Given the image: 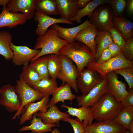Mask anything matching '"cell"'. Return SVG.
I'll return each mask as SVG.
<instances>
[{"label":"cell","mask_w":133,"mask_h":133,"mask_svg":"<svg viewBox=\"0 0 133 133\" xmlns=\"http://www.w3.org/2000/svg\"><path fill=\"white\" fill-rule=\"evenodd\" d=\"M128 130V129H127ZM127 129L116 123L114 119L95 122L87 126L84 133H125Z\"/></svg>","instance_id":"obj_12"},{"label":"cell","mask_w":133,"mask_h":133,"mask_svg":"<svg viewBox=\"0 0 133 133\" xmlns=\"http://www.w3.org/2000/svg\"><path fill=\"white\" fill-rule=\"evenodd\" d=\"M113 16L110 5L103 4L95 9L89 20L99 31L109 30L114 26L112 23Z\"/></svg>","instance_id":"obj_6"},{"label":"cell","mask_w":133,"mask_h":133,"mask_svg":"<svg viewBox=\"0 0 133 133\" xmlns=\"http://www.w3.org/2000/svg\"><path fill=\"white\" fill-rule=\"evenodd\" d=\"M112 57L111 53L107 48L102 51L96 62L98 64H102L109 60Z\"/></svg>","instance_id":"obj_41"},{"label":"cell","mask_w":133,"mask_h":133,"mask_svg":"<svg viewBox=\"0 0 133 133\" xmlns=\"http://www.w3.org/2000/svg\"><path fill=\"white\" fill-rule=\"evenodd\" d=\"M123 76L128 85V88H133V66L124 67L114 71Z\"/></svg>","instance_id":"obj_36"},{"label":"cell","mask_w":133,"mask_h":133,"mask_svg":"<svg viewBox=\"0 0 133 133\" xmlns=\"http://www.w3.org/2000/svg\"><path fill=\"white\" fill-rule=\"evenodd\" d=\"M123 106L108 91L90 107L93 119L100 122L115 119Z\"/></svg>","instance_id":"obj_1"},{"label":"cell","mask_w":133,"mask_h":133,"mask_svg":"<svg viewBox=\"0 0 133 133\" xmlns=\"http://www.w3.org/2000/svg\"></svg>","instance_id":"obj_49"},{"label":"cell","mask_w":133,"mask_h":133,"mask_svg":"<svg viewBox=\"0 0 133 133\" xmlns=\"http://www.w3.org/2000/svg\"><path fill=\"white\" fill-rule=\"evenodd\" d=\"M108 48L111 53L112 57L122 53V49L113 42L109 46Z\"/></svg>","instance_id":"obj_42"},{"label":"cell","mask_w":133,"mask_h":133,"mask_svg":"<svg viewBox=\"0 0 133 133\" xmlns=\"http://www.w3.org/2000/svg\"><path fill=\"white\" fill-rule=\"evenodd\" d=\"M108 91L107 80L104 78L90 90L86 95L76 97V101L79 106L90 107L98 100L101 97Z\"/></svg>","instance_id":"obj_10"},{"label":"cell","mask_w":133,"mask_h":133,"mask_svg":"<svg viewBox=\"0 0 133 133\" xmlns=\"http://www.w3.org/2000/svg\"><path fill=\"white\" fill-rule=\"evenodd\" d=\"M31 120L30 125L22 126L19 131L22 132L30 130L31 131V133H45L51 132L52 127H57L55 124L44 123L40 118L37 117L35 114L33 116Z\"/></svg>","instance_id":"obj_25"},{"label":"cell","mask_w":133,"mask_h":133,"mask_svg":"<svg viewBox=\"0 0 133 133\" xmlns=\"http://www.w3.org/2000/svg\"><path fill=\"white\" fill-rule=\"evenodd\" d=\"M28 20L23 13L11 12L6 6H3L0 14V28L7 27L11 28L18 25H23Z\"/></svg>","instance_id":"obj_18"},{"label":"cell","mask_w":133,"mask_h":133,"mask_svg":"<svg viewBox=\"0 0 133 133\" xmlns=\"http://www.w3.org/2000/svg\"><path fill=\"white\" fill-rule=\"evenodd\" d=\"M34 19L38 23L37 27L35 30V33L38 36L44 35L49 27L54 24L58 23H63L70 25L74 24L73 22L70 20L61 18L52 17L36 11L35 13Z\"/></svg>","instance_id":"obj_13"},{"label":"cell","mask_w":133,"mask_h":133,"mask_svg":"<svg viewBox=\"0 0 133 133\" xmlns=\"http://www.w3.org/2000/svg\"><path fill=\"white\" fill-rule=\"evenodd\" d=\"M61 62V69L57 79L61 80L63 84L65 82L68 84L77 92L78 88L76 79L79 73L76 66L74 65L72 60L67 56L59 55Z\"/></svg>","instance_id":"obj_7"},{"label":"cell","mask_w":133,"mask_h":133,"mask_svg":"<svg viewBox=\"0 0 133 133\" xmlns=\"http://www.w3.org/2000/svg\"><path fill=\"white\" fill-rule=\"evenodd\" d=\"M10 47L13 52L12 63L16 66H23L29 65L32 59L40 52V49H31L27 46H17L11 42Z\"/></svg>","instance_id":"obj_11"},{"label":"cell","mask_w":133,"mask_h":133,"mask_svg":"<svg viewBox=\"0 0 133 133\" xmlns=\"http://www.w3.org/2000/svg\"><path fill=\"white\" fill-rule=\"evenodd\" d=\"M108 91L118 101H121L128 94L126 84L119 80L117 74L114 71L106 75Z\"/></svg>","instance_id":"obj_14"},{"label":"cell","mask_w":133,"mask_h":133,"mask_svg":"<svg viewBox=\"0 0 133 133\" xmlns=\"http://www.w3.org/2000/svg\"><path fill=\"white\" fill-rule=\"evenodd\" d=\"M100 32L91 23L78 33L74 38V41L81 42L86 45L90 49L94 56L97 50L95 38Z\"/></svg>","instance_id":"obj_17"},{"label":"cell","mask_w":133,"mask_h":133,"mask_svg":"<svg viewBox=\"0 0 133 133\" xmlns=\"http://www.w3.org/2000/svg\"><path fill=\"white\" fill-rule=\"evenodd\" d=\"M68 44L66 41L59 37L57 31L50 27L48 29L44 35L38 36L36 38L33 49H41V50L39 53L32 59L31 61L46 55L50 54L59 55L61 48Z\"/></svg>","instance_id":"obj_2"},{"label":"cell","mask_w":133,"mask_h":133,"mask_svg":"<svg viewBox=\"0 0 133 133\" xmlns=\"http://www.w3.org/2000/svg\"><path fill=\"white\" fill-rule=\"evenodd\" d=\"M6 7L11 12L23 13L29 20L34 17L36 10L35 0H9Z\"/></svg>","instance_id":"obj_15"},{"label":"cell","mask_w":133,"mask_h":133,"mask_svg":"<svg viewBox=\"0 0 133 133\" xmlns=\"http://www.w3.org/2000/svg\"><path fill=\"white\" fill-rule=\"evenodd\" d=\"M64 121L69 123L71 125L74 133H83L85 129L83 122H81L77 118L73 119L69 117L62 119Z\"/></svg>","instance_id":"obj_39"},{"label":"cell","mask_w":133,"mask_h":133,"mask_svg":"<svg viewBox=\"0 0 133 133\" xmlns=\"http://www.w3.org/2000/svg\"><path fill=\"white\" fill-rule=\"evenodd\" d=\"M77 0H56L58 11L60 18L70 20L80 9Z\"/></svg>","instance_id":"obj_21"},{"label":"cell","mask_w":133,"mask_h":133,"mask_svg":"<svg viewBox=\"0 0 133 133\" xmlns=\"http://www.w3.org/2000/svg\"><path fill=\"white\" fill-rule=\"evenodd\" d=\"M91 0H77V5L80 9L84 7Z\"/></svg>","instance_id":"obj_44"},{"label":"cell","mask_w":133,"mask_h":133,"mask_svg":"<svg viewBox=\"0 0 133 133\" xmlns=\"http://www.w3.org/2000/svg\"><path fill=\"white\" fill-rule=\"evenodd\" d=\"M61 107L67 109V112L69 115L76 117L81 122H83L85 128L92 123L94 120L91 114L90 107H81L75 108L64 104Z\"/></svg>","instance_id":"obj_22"},{"label":"cell","mask_w":133,"mask_h":133,"mask_svg":"<svg viewBox=\"0 0 133 133\" xmlns=\"http://www.w3.org/2000/svg\"><path fill=\"white\" fill-rule=\"evenodd\" d=\"M132 66L133 62L127 60L121 53L102 64H99L95 61H91L86 67L96 71L102 77L105 78L107 74L110 72L122 68Z\"/></svg>","instance_id":"obj_5"},{"label":"cell","mask_w":133,"mask_h":133,"mask_svg":"<svg viewBox=\"0 0 133 133\" xmlns=\"http://www.w3.org/2000/svg\"><path fill=\"white\" fill-rule=\"evenodd\" d=\"M52 133H61L59 130L57 128H55L51 131Z\"/></svg>","instance_id":"obj_47"},{"label":"cell","mask_w":133,"mask_h":133,"mask_svg":"<svg viewBox=\"0 0 133 133\" xmlns=\"http://www.w3.org/2000/svg\"><path fill=\"white\" fill-rule=\"evenodd\" d=\"M60 55L50 54L48 55V70L50 77L56 80L61 69Z\"/></svg>","instance_id":"obj_34"},{"label":"cell","mask_w":133,"mask_h":133,"mask_svg":"<svg viewBox=\"0 0 133 133\" xmlns=\"http://www.w3.org/2000/svg\"><path fill=\"white\" fill-rule=\"evenodd\" d=\"M58 87L56 80L53 79L50 77L40 80L33 88L45 96H50L52 95L54 90Z\"/></svg>","instance_id":"obj_30"},{"label":"cell","mask_w":133,"mask_h":133,"mask_svg":"<svg viewBox=\"0 0 133 133\" xmlns=\"http://www.w3.org/2000/svg\"><path fill=\"white\" fill-rule=\"evenodd\" d=\"M59 54L66 56L73 61L79 74L89 62L95 61L89 48L79 41H74L64 46L60 50Z\"/></svg>","instance_id":"obj_3"},{"label":"cell","mask_w":133,"mask_h":133,"mask_svg":"<svg viewBox=\"0 0 133 133\" xmlns=\"http://www.w3.org/2000/svg\"><path fill=\"white\" fill-rule=\"evenodd\" d=\"M16 92L21 103L19 110L16 112L11 119L19 117L22 113L24 107L31 102L40 100L45 96L44 94L34 90L27 84L24 80L21 74L19 79L17 80L15 86Z\"/></svg>","instance_id":"obj_4"},{"label":"cell","mask_w":133,"mask_h":133,"mask_svg":"<svg viewBox=\"0 0 133 133\" xmlns=\"http://www.w3.org/2000/svg\"><path fill=\"white\" fill-rule=\"evenodd\" d=\"M104 79L96 71L89 68H84L79 74L77 78V86L82 95H84Z\"/></svg>","instance_id":"obj_8"},{"label":"cell","mask_w":133,"mask_h":133,"mask_svg":"<svg viewBox=\"0 0 133 133\" xmlns=\"http://www.w3.org/2000/svg\"><path fill=\"white\" fill-rule=\"evenodd\" d=\"M122 54L127 60L133 62V38L127 40L122 49Z\"/></svg>","instance_id":"obj_37"},{"label":"cell","mask_w":133,"mask_h":133,"mask_svg":"<svg viewBox=\"0 0 133 133\" xmlns=\"http://www.w3.org/2000/svg\"><path fill=\"white\" fill-rule=\"evenodd\" d=\"M112 23L114 26L120 31L126 41L133 37V23L124 17L113 16Z\"/></svg>","instance_id":"obj_24"},{"label":"cell","mask_w":133,"mask_h":133,"mask_svg":"<svg viewBox=\"0 0 133 133\" xmlns=\"http://www.w3.org/2000/svg\"><path fill=\"white\" fill-rule=\"evenodd\" d=\"M109 31L111 35L113 42L122 49L126 41L120 31L114 26L111 28Z\"/></svg>","instance_id":"obj_38"},{"label":"cell","mask_w":133,"mask_h":133,"mask_svg":"<svg viewBox=\"0 0 133 133\" xmlns=\"http://www.w3.org/2000/svg\"><path fill=\"white\" fill-rule=\"evenodd\" d=\"M90 24L88 18L81 24L72 28H64L57 24L52 25L51 27L57 31L58 35L59 37L66 41L68 44H70L74 41V38L80 32Z\"/></svg>","instance_id":"obj_20"},{"label":"cell","mask_w":133,"mask_h":133,"mask_svg":"<svg viewBox=\"0 0 133 133\" xmlns=\"http://www.w3.org/2000/svg\"><path fill=\"white\" fill-rule=\"evenodd\" d=\"M128 94L120 101L123 106H133V88H128Z\"/></svg>","instance_id":"obj_40"},{"label":"cell","mask_w":133,"mask_h":133,"mask_svg":"<svg viewBox=\"0 0 133 133\" xmlns=\"http://www.w3.org/2000/svg\"><path fill=\"white\" fill-rule=\"evenodd\" d=\"M115 121L128 129L133 121V106H123L115 119Z\"/></svg>","instance_id":"obj_31"},{"label":"cell","mask_w":133,"mask_h":133,"mask_svg":"<svg viewBox=\"0 0 133 133\" xmlns=\"http://www.w3.org/2000/svg\"><path fill=\"white\" fill-rule=\"evenodd\" d=\"M109 0H93L88 2L83 8L80 9L76 15L70 20L72 22L80 23L83 17L87 16L89 18L95 9L98 6L103 4H108Z\"/></svg>","instance_id":"obj_26"},{"label":"cell","mask_w":133,"mask_h":133,"mask_svg":"<svg viewBox=\"0 0 133 133\" xmlns=\"http://www.w3.org/2000/svg\"><path fill=\"white\" fill-rule=\"evenodd\" d=\"M128 130L130 133H133V121L130 124Z\"/></svg>","instance_id":"obj_46"},{"label":"cell","mask_w":133,"mask_h":133,"mask_svg":"<svg viewBox=\"0 0 133 133\" xmlns=\"http://www.w3.org/2000/svg\"><path fill=\"white\" fill-rule=\"evenodd\" d=\"M36 10L45 15H59L56 0H35Z\"/></svg>","instance_id":"obj_29"},{"label":"cell","mask_w":133,"mask_h":133,"mask_svg":"<svg viewBox=\"0 0 133 133\" xmlns=\"http://www.w3.org/2000/svg\"><path fill=\"white\" fill-rule=\"evenodd\" d=\"M12 36L11 34L6 31L0 32V55L7 60L12 59L13 52L10 47Z\"/></svg>","instance_id":"obj_28"},{"label":"cell","mask_w":133,"mask_h":133,"mask_svg":"<svg viewBox=\"0 0 133 133\" xmlns=\"http://www.w3.org/2000/svg\"><path fill=\"white\" fill-rule=\"evenodd\" d=\"M95 40L97 45V52L94 56L96 62L102 51L107 48L113 41L111 35L109 30L100 32L95 36Z\"/></svg>","instance_id":"obj_27"},{"label":"cell","mask_w":133,"mask_h":133,"mask_svg":"<svg viewBox=\"0 0 133 133\" xmlns=\"http://www.w3.org/2000/svg\"><path fill=\"white\" fill-rule=\"evenodd\" d=\"M20 74L26 83L32 87L35 85L40 80L37 72L29 65L23 66Z\"/></svg>","instance_id":"obj_33"},{"label":"cell","mask_w":133,"mask_h":133,"mask_svg":"<svg viewBox=\"0 0 133 133\" xmlns=\"http://www.w3.org/2000/svg\"><path fill=\"white\" fill-rule=\"evenodd\" d=\"M47 111L44 113L39 112L35 114L43 122L48 124H55L57 127L60 126V122L65 118L69 117L70 115L67 112H62L55 104H48Z\"/></svg>","instance_id":"obj_19"},{"label":"cell","mask_w":133,"mask_h":133,"mask_svg":"<svg viewBox=\"0 0 133 133\" xmlns=\"http://www.w3.org/2000/svg\"><path fill=\"white\" fill-rule=\"evenodd\" d=\"M71 87L68 84H62L57 88L54 91L52 97L48 103L49 104H55L60 101L64 103L65 100H69L72 102L76 98V96L73 94L71 90Z\"/></svg>","instance_id":"obj_23"},{"label":"cell","mask_w":133,"mask_h":133,"mask_svg":"<svg viewBox=\"0 0 133 133\" xmlns=\"http://www.w3.org/2000/svg\"><path fill=\"white\" fill-rule=\"evenodd\" d=\"M49 96H45L37 102H31L26 105L20 118L19 124L22 125L28 120H31L33 116L38 111L42 113L46 112L48 108Z\"/></svg>","instance_id":"obj_16"},{"label":"cell","mask_w":133,"mask_h":133,"mask_svg":"<svg viewBox=\"0 0 133 133\" xmlns=\"http://www.w3.org/2000/svg\"></svg>","instance_id":"obj_50"},{"label":"cell","mask_w":133,"mask_h":133,"mask_svg":"<svg viewBox=\"0 0 133 133\" xmlns=\"http://www.w3.org/2000/svg\"><path fill=\"white\" fill-rule=\"evenodd\" d=\"M0 104L10 113L19 110L21 103L16 92L15 86L7 84L0 88Z\"/></svg>","instance_id":"obj_9"},{"label":"cell","mask_w":133,"mask_h":133,"mask_svg":"<svg viewBox=\"0 0 133 133\" xmlns=\"http://www.w3.org/2000/svg\"><path fill=\"white\" fill-rule=\"evenodd\" d=\"M126 8L128 14L130 16H133V0H127Z\"/></svg>","instance_id":"obj_43"},{"label":"cell","mask_w":133,"mask_h":133,"mask_svg":"<svg viewBox=\"0 0 133 133\" xmlns=\"http://www.w3.org/2000/svg\"><path fill=\"white\" fill-rule=\"evenodd\" d=\"M127 0H110L108 3L111 6L113 16L118 17L122 15L126 8Z\"/></svg>","instance_id":"obj_35"},{"label":"cell","mask_w":133,"mask_h":133,"mask_svg":"<svg viewBox=\"0 0 133 133\" xmlns=\"http://www.w3.org/2000/svg\"><path fill=\"white\" fill-rule=\"evenodd\" d=\"M48 55L41 57L31 61L29 65L34 68L39 74L40 80L50 78L48 70Z\"/></svg>","instance_id":"obj_32"},{"label":"cell","mask_w":133,"mask_h":133,"mask_svg":"<svg viewBox=\"0 0 133 133\" xmlns=\"http://www.w3.org/2000/svg\"><path fill=\"white\" fill-rule=\"evenodd\" d=\"M9 0H0V5L6 6Z\"/></svg>","instance_id":"obj_45"},{"label":"cell","mask_w":133,"mask_h":133,"mask_svg":"<svg viewBox=\"0 0 133 133\" xmlns=\"http://www.w3.org/2000/svg\"><path fill=\"white\" fill-rule=\"evenodd\" d=\"M125 133H130L129 130L128 129Z\"/></svg>","instance_id":"obj_48"}]
</instances>
